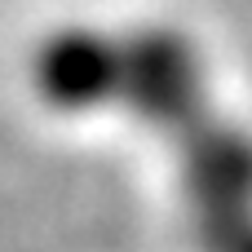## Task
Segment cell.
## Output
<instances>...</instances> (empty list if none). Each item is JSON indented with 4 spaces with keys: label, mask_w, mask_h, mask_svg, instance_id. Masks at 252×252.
I'll return each mask as SVG.
<instances>
[{
    "label": "cell",
    "mask_w": 252,
    "mask_h": 252,
    "mask_svg": "<svg viewBox=\"0 0 252 252\" xmlns=\"http://www.w3.org/2000/svg\"><path fill=\"white\" fill-rule=\"evenodd\" d=\"M115 111H124L133 124H142L164 142H177L208 111H217L213 84H208V58L199 40L173 22L120 27Z\"/></svg>",
    "instance_id": "obj_1"
},
{
    "label": "cell",
    "mask_w": 252,
    "mask_h": 252,
    "mask_svg": "<svg viewBox=\"0 0 252 252\" xmlns=\"http://www.w3.org/2000/svg\"><path fill=\"white\" fill-rule=\"evenodd\" d=\"M31 93L44 111L62 120H89L115 111L120 102V27L97 22H58L49 27L27 58Z\"/></svg>",
    "instance_id": "obj_2"
},
{
    "label": "cell",
    "mask_w": 252,
    "mask_h": 252,
    "mask_svg": "<svg viewBox=\"0 0 252 252\" xmlns=\"http://www.w3.org/2000/svg\"><path fill=\"white\" fill-rule=\"evenodd\" d=\"M173 164L186 226L252 213V128L244 120L208 111L173 142Z\"/></svg>",
    "instance_id": "obj_3"
},
{
    "label": "cell",
    "mask_w": 252,
    "mask_h": 252,
    "mask_svg": "<svg viewBox=\"0 0 252 252\" xmlns=\"http://www.w3.org/2000/svg\"><path fill=\"white\" fill-rule=\"evenodd\" d=\"M195 252H252V213L190 226Z\"/></svg>",
    "instance_id": "obj_4"
}]
</instances>
